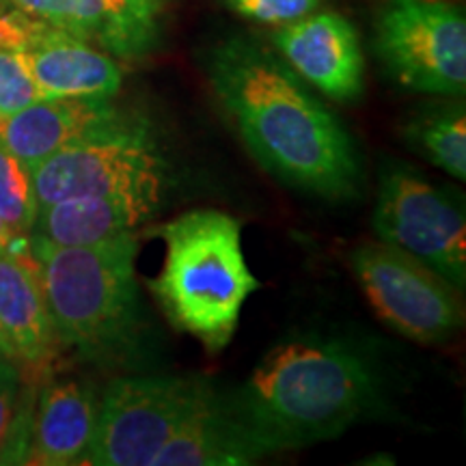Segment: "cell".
<instances>
[{
  "label": "cell",
  "mask_w": 466,
  "mask_h": 466,
  "mask_svg": "<svg viewBox=\"0 0 466 466\" xmlns=\"http://www.w3.org/2000/svg\"><path fill=\"white\" fill-rule=\"evenodd\" d=\"M261 456L264 450L227 412L223 395L217 393L168 439L151 466H240Z\"/></svg>",
  "instance_id": "cell-17"
},
{
  "label": "cell",
  "mask_w": 466,
  "mask_h": 466,
  "mask_svg": "<svg viewBox=\"0 0 466 466\" xmlns=\"http://www.w3.org/2000/svg\"><path fill=\"white\" fill-rule=\"evenodd\" d=\"M134 231L91 247H55L31 236L56 339L93 363H127L141 343Z\"/></svg>",
  "instance_id": "cell-3"
},
{
  "label": "cell",
  "mask_w": 466,
  "mask_h": 466,
  "mask_svg": "<svg viewBox=\"0 0 466 466\" xmlns=\"http://www.w3.org/2000/svg\"><path fill=\"white\" fill-rule=\"evenodd\" d=\"M223 404L268 456L337 439L378 417L387 410V384L354 343L302 337L270 350Z\"/></svg>",
  "instance_id": "cell-2"
},
{
  "label": "cell",
  "mask_w": 466,
  "mask_h": 466,
  "mask_svg": "<svg viewBox=\"0 0 466 466\" xmlns=\"http://www.w3.org/2000/svg\"><path fill=\"white\" fill-rule=\"evenodd\" d=\"M20 371L14 360H0V447L14 421L17 400H20Z\"/></svg>",
  "instance_id": "cell-22"
},
{
  "label": "cell",
  "mask_w": 466,
  "mask_h": 466,
  "mask_svg": "<svg viewBox=\"0 0 466 466\" xmlns=\"http://www.w3.org/2000/svg\"><path fill=\"white\" fill-rule=\"evenodd\" d=\"M0 48L25 61L44 97H113L124 83L115 58L22 9L0 15Z\"/></svg>",
  "instance_id": "cell-10"
},
{
  "label": "cell",
  "mask_w": 466,
  "mask_h": 466,
  "mask_svg": "<svg viewBox=\"0 0 466 466\" xmlns=\"http://www.w3.org/2000/svg\"><path fill=\"white\" fill-rule=\"evenodd\" d=\"M401 137L421 158L464 182L466 115L462 102L432 104L417 110L401 127Z\"/></svg>",
  "instance_id": "cell-18"
},
{
  "label": "cell",
  "mask_w": 466,
  "mask_h": 466,
  "mask_svg": "<svg viewBox=\"0 0 466 466\" xmlns=\"http://www.w3.org/2000/svg\"><path fill=\"white\" fill-rule=\"evenodd\" d=\"M376 52L400 85L464 96L466 17L456 0H387L376 17Z\"/></svg>",
  "instance_id": "cell-8"
},
{
  "label": "cell",
  "mask_w": 466,
  "mask_h": 466,
  "mask_svg": "<svg viewBox=\"0 0 466 466\" xmlns=\"http://www.w3.org/2000/svg\"><path fill=\"white\" fill-rule=\"evenodd\" d=\"M350 264L378 316L408 339L442 343L462 329L458 289L412 255L382 242L360 244Z\"/></svg>",
  "instance_id": "cell-9"
},
{
  "label": "cell",
  "mask_w": 466,
  "mask_h": 466,
  "mask_svg": "<svg viewBox=\"0 0 466 466\" xmlns=\"http://www.w3.org/2000/svg\"><path fill=\"white\" fill-rule=\"evenodd\" d=\"M167 182L168 162L154 127L145 116L130 113L31 168L37 208L86 197L160 203Z\"/></svg>",
  "instance_id": "cell-5"
},
{
  "label": "cell",
  "mask_w": 466,
  "mask_h": 466,
  "mask_svg": "<svg viewBox=\"0 0 466 466\" xmlns=\"http://www.w3.org/2000/svg\"><path fill=\"white\" fill-rule=\"evenodd\" d=\"M37 214V201L31 184V171L0 141V218L14 236L31 233Z\"/></svg>",
  "instance_id": "cell-19"
},
{
  "label": "cell",
  "mask_w": 466,
  "mask_h": 466,
  "mask_svg": "<svg viewBox=\"0 0 466 466\" xmlns=\"http://www.w3.org/2000/svg\"><path fill=\"white\" fill-rule=\"evenodd\" d=\"M160 203L127 197H86L37 208L31 236L55 247H91L134 231L158 212Z\"/></svg>",
  "instance_id": "cell-16"
},
{
  "label": "cell",
  "mask_w": 466,
  "mask_h": 466,
  "mask_svg": "<svg viewBox=\"0 0 466 466\" xmlns=\"http://www.w3.org/2000/svg\"><path fill=\"white\" fill-rule=\"evenodd\" d=\"M229 7L259 25L283 26L318 9L319 0H225Z\"/></svg>",
  "instance_id": "cell-21"
},
{
  "label": "cell",
  "mask_w": 466,
  "mask_h": 466,
  "mask_svg": "<svg viewBox=\"0 0 466 466\" xmlns=\"http://www.w3.org/2000/svg\"><path fill=\"white\" fill-rule=\"evenodd\" d=\"M382 244L421 261L458 291L466 285V220L462 195L430 184L417 168L387 162L374 212Z\"/></svg>",
  "instance_id": "cell-7"
},
{
  "label": "cell",
  "mask_w": 466,
  "mask_h": 466,
  "mask_svg": "<svg viewBox=\"0 0 466 466\" xmlns=\"http://www.w3.org/2000/svg\"><path fill=\"white\" fill-rule=\"evenodd\" d=\"M0 333L7 339L14 360L46 367L55 357L56 335L46 305L42 275L31 247L25 253L0 248Z\"/></svg>",
  "instance_id": "cell-13"
},
{
  "label": "cell",
  "mask_w": 466,
  "mask_h": 466,
  "mask_svg": "<svg viewBox=\"0 0 466 466\" xmlns=\"http://www.w3.org/2000/svg\"><path fill=\"white\" fill-rule=\"evenodd\" d=\"M130 3L137 5V7H141L143 11H147L151 15H158L162 7H165L167 0H130Z\"/></svg>",
  "instance_id": "cell-23"
},
{
  "label": "cell",
  "mask_w": 466,
  "mask_h": 466,
  "mask_svg": "<svg viewBox=\"0 0 466 466\" xmlns=\"http://www.w3.org/2000/svg\"><path fill=\"white\" fill-rule=\"evenodd\" d=\"M0 360H14V354H11V348H9L7 339L3 337V333H0Z\"/></svg>",
  "instance_id": "cell-24"
},
{
  "label": "cell",
  "mask_w": 466,
  "mask_h": 466,
  "mask_svg": "<svg viewBox=\"0 0 466 466\" xmlns=\"http://www.w3.org/2000/svg\"><path fill=\"white\" fill-rule=\"evenodd\" d=\"M272 44L296 74L337 102H354L363 93L365 61L359 35L335 11L309 14L283 25Z\"/></svg>",
  "instance_id": "cell-11"
},
{
  "label": "cell",
  "mask_w": 466,
  "mask_h": 466,
  "mask_svg": "<svg viewBox=\"0 0 466 466\" xmlns=\"http://www.w3.org/2000/svg\"><path fill=\"white\" fill-rule=\"evenodd\" d=\"M156 236L167 244L165 266L149 283L156 300L175 329L220 352L259 288L244 259L240 223L218 209H192L160 225Z\"/></svg>",
  "instance_id": "cell-4"
},
{
  "label": "cell",
  "mask_w": 466,
  "mask_h": 466,
  "mask_svg": "<svg viewBox=\"0 0 466 466\" xmlns=\"http://www.w3.org/2000/svg\"><path fill=\"white\" fill-rule=\"evenodd\" d=\"M208 76L242 143L268 173L319 199H359L357 145L281 58L258 42L231 37L212 50Z\"/></svg>",
  "instance_id": "cell-1"
},
{
  "label": "cell",
  "mask_w": 466,
  "mask_h": 466,
  "mask_svg": "<svg viewBox=\"0 0 466 466\" xmlns=\"http://www.w3.org/2000/svg\"><path fill=\"white\" fill-rule=\"evenodd\" d=\"M17 9L96 42L113 56L138 58L158 39L156 17L130 0H11Z\"/></svg>",
  "instance_id": "cell-14"
},
{
  "label": "cell",
  "mask_w": 466,
  "mask_h": 466,
  "mask_svg": "<svg viewBox=\"0 0 466 466\" xmlns=\"http://www.w3.org/2000/svg\"><path fill=\"white\" fill-rule=\"evenodd\" d=\"M96 389L83 380H52L39 393L33 415L28 464H85L96 432Z\"/></svg>",
  "instance_id": "cell-15"
},
{
  "label": "cell",
  "mask_w": 466,
  "mask_h": 466,
  "mask_svg": "<svg viewBox=\"0 0 466 466\" xmlns=\"http://www.w3.org/2000/svg\"><path fill=\"white\" fill-rule=\"evenodd\" d=\"M39 100H44V96L25 61L14 50L0 48V116L14 115Z\"/></svg>",
  "instance_id": "cell-20"
},
{
  "label": "cell",
  "mask_w": 466,
  "mask_h": 466,
  "mask_svg": "<svg viewBox=\"0 0 466 466\" xmlns=\"http://www.w3.org/2000/svg\"><path fill=\"white\" fill-rule=\"evenodd\" d=\"M217 389L203 378L124 376L108 384L85 464L151 466Z\"/></svg>",
  "instance_id": "cell-6"
},
{
  "label": "cell",
  "mask_w": 466,
  "mask_h": 466,
  "mask_svg": "<svg viewBox=\"0 0 466 466\" xmlns=\"http://www.w3.org/2000/svg\"><path fill=\"white\" fill-rule=\"evenodd\" d=\"M124 115L110 97H44L0 116V141L31 171L58 149L113 126Z\"/></svg>",
  "instance_id": "cell-12"
}]
</instances>
